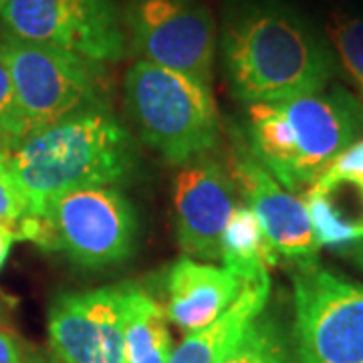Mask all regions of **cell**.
Instances as JSON below:
<instances>
[{
    "label": "cell",
    "mask_w": 363,
    "mask_h": 363,
    "mask_svg": "<svg viewBox=\"0 0 363 363\" xmlns=\"http://www.w3.org/2000/svg\"><path fill=\"white\" fill-rule=\"evenodd\" d=\"M218 47L233 95L247 105L319 93L337 65L329 40L281 0L238 2Z\"/></svg>",
    "instance_id": "1"
},
{
    "label": "cell",
    "mask_w": 363,
    "mask_h": 363,
    "mask_svg": "<svg viewBox=\"0 0 363 363\" xmlns=\"http://www.w3.org/2000/svg\"><path fill=\"white\" fill-rule=\"evenodd\" d=\"M6 162L26 196L28 214H40L69 190L121 184L133 169L135 147L109 109H93L28 135Z\"/></svg>",
    "instance_id": "2"
},
{
    "label": "cell",
    "mask_w": 363,
    "mask_h": 363,
    "mask_svg": "<svg viewBox=\"0 0 363 363\" xmlns=\"http://www.w3.org/2000/svg\"><path fill=\"white\" fill-rule=\"evenodd\" d=\"M250 152L291 192H303L362 140L363 105L343 87L247 107Z\"/></svg>",
    "instance_id": "3"
},
{
    "label": "cell",
    "mask_w": 363,
    "mask_h": 363,
    "mask_svg": "<svg viewBox=\"0 0 363 363\" xmlns=\"http://www.w3.org/2000/svg\"><path fill=\"white\" fill-rule=\"evenodd\" d=\"M123 99L140 138L172 166H186L216 145L212 89L188 75L135 61L123 79Z\"/></svg>",
    "instance_id": "4"
},
{
    "label": "cell",
    "mask_w": 363,
    "mask_h": 363,
    "mask_svg": "<svg viewBox=\"0 0 363 363\" xmlns=\"http://www.w3.org/2000/svg\"><path fill=\"white\" fill-rule=\"evenodd\" d=\"M0 55L11 69L25 140L67 117L109 109L105 63L6 35L0 39Z\"/></svg>",
    "instance_id": "5"
},
{
    "label": "cell",
    "mask_w": 363,
    "mask_h": 363,
    "mask_svg": "<svg viewBox=\"0 0 363 363\" xmlns=\"http://www.w3.org/2000/svg\"><path fill=\"white\" fill-rule=\"evenodd\" d=\"M293 343L298 363H363V285L331 269L293 272Z\"/></svg>",
    "instance_id": "6"
},
{
    "label": "cell",
    "mask_w": 363,
    "mask_h": 363,
    "mask_svg": "<svg viewBox=\"0 0 363 363\" xmlns=\"http://www.w3.org/2000/svg\"><path fill=\"white\" fill-rule=\"evenodd\" d=\"M121 18L128 49L140 61L212 89L218 26L204 0H128Z\"/></svg>",
    "instance_id": "7"
},
{
    "label": "cell",
    "mask_w": 363,
    "mask_h": 363,
    "mask_svg": "<svg viewBox=\"0 0 363 363\" xmlns=\"http://www.w3.org/2000/svg\"><path fill=\"white\" fill-rule=\"evenodd\" d=\"M0 21L6 37L91 61L116 63L128 55L123 18L113 0H9Z\"/></svg>",
    "instance_id": "8"
},
{
    "label": "cell",
    "mask_w": 363,
    "mask_h": 363,
    "mask_svg": "<svg viewBox=\"0 0 363 363\" xmlns=\"http://www.w3.org/2000/svg\"><path fill=\"white\" fill-rule=\"evenodd\" d=\"M40 214L51 224L55 250L85 269L119 264L135 245V212L116 186L69 190L52 198Z\"/></svg>",
    "instance_id": "9"
},
{
    "label": "cell",
    "mask_w": 363,
    "mask_h": 363,
    "mask_svg": "<svg viewBox=\"0 0 363 363\" xmlns=\"http://www.w3.org/2000/svg\"><path fill=\"white\" fill-rule=\"evenodd\" d=\"M49 343L63 363H128L121 285L59 295L49 309Z\"/></svg>",
    "instance_id": "10"
},
{
    "label": "cell",
    "mask_w": 363,
    "mask_h": 363,
    "mask_svg": "<svg viewBox=\"0 0 363 363\" xmlns=\"http://www.w3.org/2000/svg\"><path fill=\"white\" fill-rule=\"evenodd\" d=\"M233 174L210 157L186 164L174 180V220L188 259H220L224 228L238 208Z\"/></svg>",
    "instance_id": "11"
},
{
    "label": "cell",
    "mask_w": 363,
    "mask_h": 363,
    "mask_svg": "<svg viewBox=\"0 0 363 363\" xmlns=\"http://www.w3.org/2000/svg\"><path fill=\"white\" fill-rule=\"evenodd\" d=\"M230 174L277 257L295 262L297 269L315 264L321 245L313 230L305 200L286 190L252 152L234 157Z\"/></svg>",
    "instance_id": "12"
},
{
    "label": "cell",
    "mask_w": 363,
    "mask_h": 363,
    "mask_svg": "<svg viewBox=\"0 0 363 363\" xmlns=\"http://www.w3.org/2000/svg\"><path fill=\"white\" fill-rule=\"evenodd\" d=\"M321 247H351L363 238V138L350 145L305 190Z\"/></svg>",
    "instance_id": "13"
},
{
    "label": "cell",
    "mask_w": 363,
    "mask_h": 363,
    "mask_svg": "<svg viewBox=\"0 0 363 363\" xmlns=\"http://www.w3.org/2000/svg\"><path fill=\"white\" fill-rule=\"evenodd\" d=\"M242 289L245 283L228 269L186 257L169 269L166 315L182 331L192 333L222 317Z\"/></svg>",
    "instance_id": "14"
},
{
    "label": "cell",
    "mask_w": 363,
    "mask_h": 363,
    "mask_svg": "<svg viewBox=\"0 0 363 363\" xmlns=\"http://www.w3.org/2000/svg\"><path fill=\"white\" fill-rule=\"evenodd\" d=\"M271 291V279L245 285L233 307L212 325L188 333L166 363H218L247 329L248 323L264 311Z\"/></svg>",
    "instance_id": "15"
},
{
    "label": "cell",
    "mask_w": 363,
    "mask_h": 363,
    "mask_svg": "<svg viewBox=\"0 0 363 363\" xmlns=\"http://www.w3.org/2000/svg\"><path fill=\"white\" fill-rule=\"evenodd\" d=\"M123 289V327L128 363H166L174 350L166 311L135 285Z\"/></svg>",
    "instance_id": "16"
},
{
    "label": "cell",
    "mask_w": 363,
    "mask_h": 363,
    "mask_svg": "<svg viewBox=\"0 0 363 363\" xmlns=\"http://www.w3.org/2000/svg\"><path fill=\"white\" fill-rule=\"evenodd\" d=\"M224 269L234 272L245 285L271 279L269 271L279 260L260 228L255 212L245 204L233 212L220 242Z\"/></svg>",
    "instance_id": "17"
},
{
    "label": "cell",
    "mask_w": 363,
    "mask_h": 363,
    "mask_svg": "<svg viewBox=\"0 0 363 363\" xmlns=\"http://www.w3.org/2000/svg\"><path fill=\"white\" fill-rule=\"evenodd\" d=\"M218 363H298V357L285 327L262 311Z\"/></svg>",
    "instance_id": "18"
},
{
    "label": "cell",
    "mask_w": 363,
    "mask_h": 363,
    "mask_svg": "<svg viewBox=\"0 0 363 363\" xmlns=\"http://www.w3.org/2000/svg\"><path fill=\"white\" fill-rule=\"evenodd\" d=\"M335 61L363 97V13L335 11L325 26Z\"/></svg>",
    "instance_id": "19"
},
{
    "label": "cell",
    "mask_w": 363,
    "mask_h": 363,
    "mask_svg": "<svg viewBox=\"0 0 363 363\" xmlns=\"http://www.w3.org/2000/svg\"><path fill=\"white\" fill-rule=\"evenodd\" d=\"M21 117L16 105L11 69L0 55V154H11L14 147L23 143Z\"/></svg>",
    "instance_id": "20"
},
{
    "label": "cell",
    "mask_w": 363,
    "mask_h": 363,
    "mask_svg": "<svg viewBox=\"0 0 363 363\" xmlns=\"http://www.w3.org/2000/svg\"><path fill=\"white\" fill-rule=\"evenodd\" d=\"M28 214V202L11 174L6 154H0V224L16 226Z\"/></svg>",
    "instance_id": "21"
},
{
    "label": "cell",
    "mask_w": 363,
    "mask_h": 363,
    "mask_svg": "<svg viewBox=\"0 0 363 363\" xmlns=\"http://www.w3.org/2000/svg\"><path fill=\"white\" fill-rule=\"evenodd\" d=\"M0 363H28L18 339L4 327H0Z\"/></svg>",
    "instance_id": "22"
},
{
    "label": "cell",
    "mask_w": 363,
    "mask_h": 363,
    "mask_svg": "<svg viewBox=\"0 0 363 363\" xmlns=\"http://www.w3.org/2000/svg\"><path fill=\"white\" fill-rule=\"evenodd\" d=\"M16 240H18V236H16V230L13 226L0 224V271H2L4 262L11 257V250H13Z\"/></svg>",
    "instance_id": "23"
},
{
    "label": "cell",
    "mask_w": 363,
    "mask_h": 363,
    "mask_svg": "<svg viewBox=\"0 0 363 363\" xmlns=\"http://www.w3.org/2000/svg\"><path fill=\"white\" fill-rule=\"evenodd\" d=\"M345 255L350 257L351 262H353L357 269H362L363 271V238L362 240H357V242H353L351 247L345 248Z\"/></svg>",
    "instance_id": "24"
},
{
    "label": "cell",
    "mask_w": 363,
    "mask_h": 363,
    "mask_svg": "<svg viewBox=\"0 0 363 363\" xmlns=\"http://www.w3.org/2000/svg\"><path fill=\"white\" fill-rule=\"evenodd\" d=\"M9 0H0V13H2V9H4V4H6Z\"/></svg>",
    "instance_id": "25"
}]
</instances>
